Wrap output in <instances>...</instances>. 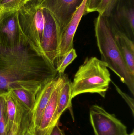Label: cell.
Here are the masks:
<instances>
[{
    "mask_svg": "<svg viewBox=\"0 0 134 135\" xmlns=\"http://www.w3.org/2000/svg\"><path fill=\"white\" fill-rule=\"evenodd\" d=\"M94 29L101 61L126 85L134 95V75L130 72L123 60L115 40L116 32L108 17L99 14L94 21Z\"/></svg>",
    "mask_w": 134,
    "mask_h": 135,
    "instance_id": "obj_2",
    "label": "cell"
},
{
    "mask_svg": "<svg viewBox=\"0 0 134 135\" xmlns=\"http://www.w3.org/2000/svg\"><path fill=\"white\" fill-rule=\"evenodd\" d=\"M30 0H2L0 6L4 11H18Z\"/></svg>",
    "mask_w": 134,
    "mask_h": 135,
    "instance_id": "obj_20",
    "label": "cell"
},
{
    "mask_svg": "<svg viewBox=\"0 0 134 135\" xmlns=\"http://www.w3.org/2000/svg\"><path fill=\"white\" fill-rule=\"evenodd\" d=\"M1 1H2V0H0V2H1Z\"/></svg>",
    "mask_w": 134,
    "mask_h": 135,
    "instance_id": "obj_30",
    "label": "cell"
},
{
    "mask_svg": "<svg viewBox=\"0 0 134 135\" xmlns=\"http://www.w3.org/2000/svg\"><path fill=\"white\" fill-rule=\"evenodd\" d=\"M41 2V0H30L17 12L22 34L32 47L42 54L41 44L45 20Z\"/></svg>",
    "mask_w": 134,
    "mask_h": 135,
    "instance_id": "obj_4",
    "label": "cell"
},
{
    "mask_svg": "<svg viewBox=\"0 0 134 135\" xmlns=\"http://www.w3.org/2000/svg\"><path fill=\"white\" fill-rule=\"evenodd\" d=\"M127 135H134V131H133L131 133V134H127Z\"/></svg>",
    "mask_w": 134,
    "mask_h": 135,
    "instance_id": "obj_28",
    "label": "cell"
},
{
    "mask_svg": "<svg viewBox=\"0 0 134 135\" xmlns=\"http://www.w3.org/2000/svg\"><path fill=\"white\" fill-rule=\"evenodd\" d=\"M90 118L95 135H127L126 126L99 105L90 107Z\"/></svg>",
    "mask_w": 134,
    "mask_h": 135,
    "instance_id": "obj_6",
    "label": "cell"
},
{
    "mask_svg": "<svg viewBox=\"0 0 134 135\" xmlns=\"http://www.w3.org/2000/svg\"><path fill=\"white\" fill-rule=\"evenodd\" d=\"M58 77L59 74L56 78L46 83L37 94L35 105L32 112L34 131L37 128L40 124L42 116L56 84Z\"/></svg>",
    "mask_w": 134,
    "mask_h": 135,
    "instance_id": "obj_12",
    "label": "cell"
},
{
    "mask_svg": "<svg viewBox=\"0 0 134 135\" xmlns=\"http://www.w3.org/2000/svg\"><path fill=\"white\" fill-rule=\"evenodd\" d=\"M2 9V7H1V6H0V9ZM3 10V9H2Z\"/></svg>",
    "mask_w": 134,
    "mask_h": 135,
    "instance_id": "obj_29",
    "label": "cell"
},
{
    "mask_svg": "<svg viewBox=\"0 0 134 135\" xmlns=\"http://www.w3.org/2000/svg\"><path fill=\"white\" fill-rule=\"evenodd\" d=\"M45 16L41 46L42 53L53 66L59 57L61 39V31L58 23L51 13L43 8Z\"/></svg>",
    "mask_w": 134,
    "mask_h": 135,
    "instance_id": "obj_5",
    "label": "cell"
},
{
    "mask_svg": "<svg viewBox=\"0 0 134 135\" xmlns=\"http://www.w3.org/2000/svg\"><path fill=\"white\" fill-rule=\"evenodd\" d=\"M9 130L8 128V118L6 106L2 112L0 120V135H8Z\"/></svg>",
    "mask_w": 134,
    "mask_h": 135,
    "instance_id": "obj_21",
    "label": "cell"
},
{
    "mask_svg": "<svg viewBox=\"0 0 134 135\" xmlns=\"http://www.w3.org/2000/svg\"><path fill=\"white\" fill-rule=\"evenodd\" d=\"M71 82L66 75L63 74V80L58 97L57 108L52 123V128L58 123L63 113L72 107Z\"/></svg>",
    "mask_w": 134,
    "mask_h": 135,
    "instance_id": "obj_15",
    "label": "cell"
},
{
    "mask_svg": "<svg viewBox=\"0 0 134 135\" xmlns=\"http://www.w3.org/2000/svg\"><path fill=\"white\" fill-rule=\"evenodd\" d=\"M6 106V101L4 95H0V120L2 115V112Z\"/></svg>",
    "mask_w": 134,
    "mask_h": 135,
    "instance_id": "obj_25",
    "label": "cell"
},
{
    "mask_svg": "<svg viewBox=\"0 0 134 135\" xmlns=\"http://www.w3.org/2000/svg\"><path fill=\"white\" fill-rule=\"evenodd\" d=\"M63 80V74H59L49 102L42 116L37 128L33 131L35 135H49L52 129V123L57 108L58 97Z\"/></svg>",
    "mask_w": 134,
    "mask_h": 135,
    "instance_id": "obj_10",
    "label": "cell"
},
{
    "mask_svg": "<svg viewBox=\"0 0 134 135\" xmlns=\"http://www.w3.org/2000/svg\"><path fill=\"white\" fill-rule=\"evenodd\" d=\"M107 65L96 57L86 59L71 82L72 97L84 93H97L105 97L111 81Z\"/></svg>",
    "mask_w": 134,
    "mask_h": 135,
    "instance_id": "obj_3",
    "label": "cell"
},
{
    "mask_svg": "<svg viewBox=\"0 0 134 135\" xmlns=\"http://www.w3.org/2000/svg\"><path fill=\"white\" fill-rule=\"evenodd\" d=\"M11 91L25 107L33 112L36 102V95L24 89H14Z\"/></svg>",
    "mask_w": 134,
    "mask_h": 135,
    "instance_id": "obj_17",
    "label": "cell"
},
{
    "mask_svg": "<svg viewBox=\"0 0 134 135\" xmlns=\"http://www.w3.org/2000/svg\"><path fill=\"white\" fill-rule=\"evenodd\" d=\"M115 40L124 61L133 75H134V44L126 34L117 31Z\"/></svg>",
    "mask_w": 134,
    "mask_h": 135,
    "instance_id": "obj_14",
    "label": "cell"
},
{
    "mask_svg": "<svg viewBox=\"0 0 134 135\" xmlns=\"http://www.w3.org/2000/svg\"><path fill=\"white\" fill-rule=\"evenodd\" d=\"M108 17L116 32L119 31L124 33L134 41L133 0H119Z\"/></svg>",
    "mask_w": 134,
    "mask_h": 135,
    "instance_id": "obj_7",
    "label": "cell"
},
{
    "mask_svg": "<svg viewBox=\"0 0 134 135\" xmlns=\"http://www.w3.org/2000/svg\"><path fill=\"white\" fill-rule=\"evenodd\" d=\"M77 57V55L76 50L73 48L63 57L58 59L57 61V63L56 68L58 74H64L65 69L71 63H72Z\"/></svg>",
    "mask_w": 134,
    "mask_h": 135,
    "instance_id": "obj_18",
    "label": "cell"
},
{
    "mask_svg": "<svg viewBox=\"0 0 134 135\" xmlns=\"http://www.w3.org/2000/svg\"><path fill=\"white\" fill-rule=\"evenodd\" d=\"M3 10L2 9H0V18H1V16L3 12Z\"/></svg>",
    "mask_w": 134,
    "mask_h": 135,
    "instance_id": "obj_27",
    "label": "cell"
},
{
    "mask_svg": "<svg viewBox=\"0 0 134 135\" xmlns=\"http://www.w3.org/2000/svg\"><path fill=\"white\" fill-rule=\"evenodd\" d=\"M119 0H101L96 11L99 14L109 17Z\"/></svg>",
    "mask_w": 134,
    "mask_h": 135,
    "instance_id": "obj_19",
    "label": "cell"
},
{
    "mask_svg": "<svg viewBox=\"0 0 134 135\" xmlns=\"http://www.w3.org/2000/svg\"><path fill=\"white\" fill-rule=\"evenodd\" d=\"M3 95L6 101L8 128L9 131L15 121L18 109L19 100L11 91Z\"/></svg>",
    "mask_w": 134,
    "mask_h": 135,
    "instance_id": "obj_16",
    "label": "cell"
},
{
    "mask_svg": "<svg viewBox=\"0 0 134 135\" xmlns=\"http://www.w3.org/2000/svg\"><path fill=\"white\" fill-rule=\"evenodd\" d=\"M49 135H65V134L63 131L60 128L57 123L53 127Z\"/></svg>",
    "mask_w": 134,
    "mask_h": 135,
    "instance_id": "obj_24",
    "label": "cell"
},
{
    "mask_svg": "<svg viewBox=\"0 0 134 135\" xmlns=\"http://www.w3.org/2000/svg\"><path fill=\"white\" fill-rule=\"evenodd\" d=\"M113 85L115 86V88L116 89L119 94L124 99V100L126 102L127 104H128V106L130 107V109H131V112H132L133 115L134 116V99L132 98L129 95L127 94L126 93L122 91L120 88L115 84L113 82H112Z\"/></svg>",
    "mask_w": 134,
    "mask_h": 135,
    "instance_id": "obj_22",
    "label": "cell"
},
{
    "mask_svg": "<svg viewBox=\"0 0 134 135\" xmlns=\"http://www.w3.org/2000/svg\"><path fill=\"white\" fill-rule=\"evenodd\" d=\"M34 128L32 112L19 100L15 121L8 135H26Z\"/></svg>",
    "mask_w": 134,
    "mask_h": 135,
    "instance_id": "obj_13",
    "label": "cell"
},
{
    "mask_svg": "<svg viewBox=\"0 0 134 135\" xmlns=\"http://www.w3.org/2000/svg\"><path fill=\"white\" fill-rule=\"evenodd\" d=\"M26 135H35L33 131V129H31L28 132Z\"/></svg>",
    "mask_w": 134,
    "mask_h": 135,
    "instance_id": "obj_26",
    "label": "cell"
},
{
    "mask_svg": "<svg viewBox=\"0 0 134 135\" xmlns=\"http://www.w3.org/2000/svg\"><path fill=\"white\" fill-rule=\"evenodd\" d=\"M83 0H41L42 8L51 13L58 23L61 35Z\"/></svg>",
    "mask_w": 134,
    "mask_h": 135,
    "instance_id": "obj_9",
    "label": "cell"
},
{
    "mask_svg": "<svg viewBox=\"0 0 134 135\" xmlns=\"http://www.w3.org/2000/svg\"><path fill=\"white\" fill-rule=\"evenodd\" d=\"M57 73L56 67L27 40L16 47L0 43V95L24 89L37 96L42 86Z\"/></svg>",
    "mask_w": 134,
    "mask_h": 135,
    "instance_id": "obj_1",
    "label": "cell"
},
{
    "mask_svg": "<svg viewBox=\"0 0 134 135\" xmlns=\"http://www.w3.org/2000/svg\"><path fill=\"white\" fill-rule=\"evenodd\" d=\"M87 0H83L62 33L59 57H61L73 47L74 38L81 19L85 14Z\"/></svg>",
    "mask_w": 134,
    "mask_h": 135,
    "instance_id": "obj_11",
    "label": "cell"
},
{
    "mask_svg": "<svg viewBox=\"0 0 134 135\" xmlns=\"http://www.w3.org/2000/svg\"><path fill=\"white\" fill-rule=\"evenodd\" d=\"M26 40L20 27L17 11H3L0 18V43L16 47Z\"/></svg>",
    "mask_w": 134,
    "mask_h": 135,
    "instance_id": "obj_8",
    "label": "cell"
},
{
    "mask_svg": "<svg viewBox=\"0 0 134 135\" xmlns=\"http://www.w3.org/2000/svg\"><path fill=\"white\" fill-rule=\"evenodd\" d=\"M101 0H87L85 13L95 12Z\"/></svg>",
    "mask_w": 134,
    "mask_h": 135,
    "instance_id": "obj_23",
    "label": "cell"
}]
</instances>
